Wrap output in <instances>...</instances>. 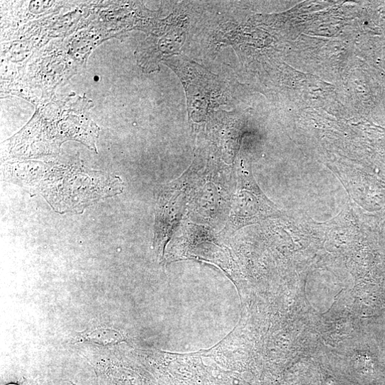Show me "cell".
<instances>
[{"mask_svg": "<svg viewBox=\"0 0 385 385\" xmlns=\"http://www.w3.org/2000/svg\"><path fill=\"white\" fill-rule=\"evenodd\" d=\"M186 206V194L181 191H166L159 199L156 211L155 238L159 257H163L165 247L182 220Z\"/></svg>", "mask_w": 385, "mask_h": 385, "instance_id": "277c9868", "label": "cell"}, {"mask_svg": "<svg viewBox=\"0 0 385 385\" xmlns=\"http://www.w3.org/2000/svg\"><path fill=\"white\" fill-rule=\"evenodd\" d=\"M231 203L228 221L221 233L223 236L231 235L247 225L281 214L257 184L250 167L243 161L237 169V188Z\"/></svg>", "mask_w": 385, "mask_h": 385, "instance_id": "3957f363", "label": "cell"}, {"mask_svg": "<svg viewBox=\"0 0 385 385\" xmlns=\"http://www.w3.org/2000/svg\"><path fill=\"white\" fill-rule=\"evenodd\" d=\"M99 127L84 114L72 112H38L17 135L6 142L9 156L18 159L39 158L60 152L69 140L79 142L96 152Z\"/></svg>", "mask_w": 385, "mask_h": 385, "instance_id": "7a4b0ae2", "label": "cell"}, {"mask_svg": "<svg viewBox=\"0 0 385 385\" xmlns=\"http://www.w3.org/2000/svg\"><path fill=\"white\" fill-rule=\"evenodd\" d=\"M5 182L29 188L43 196L60 213H82L94 203L122 193L117 176L89 169L80 162H9L2 171Z\"/></svg>", "mask_w": 385, "mask_h": 385, "instance_id": "6da1fadb", "label": "cell"}, {"mask_svg": "<svg viewBox=\"0 0 385 385\" xmlns=\"http://www.w3.org/2000/svg\"><path fill=\"white\" fill-rule=\"evenodd\" d=\"M79 338L82 342L86 341L102 346L116 345L125 339L120 332L107 328H99L82 333Z\"/></svg>", "mask_w": 385, "mask_h": 385, "instance_id": "5b68a950", "label": "cell"}]
</instances>
